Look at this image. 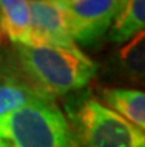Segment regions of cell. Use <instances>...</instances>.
Instances as JSON below:
<instances>
[{"instance_id": "obj_1", "label": "cell", "mask_w": 145, "mask_h": 147, "mask_svg": "<svg viewBox=\"0 0 145 147\" xmlns=\"http://www.w3.org/2000/svg\"><path fill=\"white\" fill-rule=\"evenodd\" d=\"M18 74L40 97H55L83 89L95 77L98 65L79 49L28 46L13 43Z\"/></svg>"}, {"instance_id": "obj_2", "label": "cell", "mask_w": 145, "mask_h": 147, "mask_svg": "<svg viewBox=\"0 0 145 147\" xmlns=\"http://www.w3.org/2000/svg\"><path fill=\"white\" fill-rule=\"evenodd\" d=\"M0 147H79L53 100L36 98L0 116Z\"/></svg>"}, {"instance_id": "obj_3", "label": "cell", "mask_w": 145, "mask_h": 147, "mask_svg": "<svg viewBox=\"0 0 145 147\" xmlns=\"http://www.w3.org/2000/svg\"><path fill=\"white\" fill-rule=\"evenodd\" d=\"M79 147H145V132L95 98L67 111Z\"/></svg>"}, {"instance_id": "obj_4", "label": "cell", "mask_w": 145, "mask_h": 147, "mask_svg": "<svg viewBox=\"0 0 145 147\" xmlns=\"http://www.w3.org/2000/svg\"><path fill=\"white\" fill-rule=\"evenodd\" d=\"M77 46H93L107 36L126 0H62Z\"/></svg>"}, {"instance_id": "obj_5", "label": "cell", "mask_w": 145, "mask_h": 147, "mask_svg": "<svg viewBox=\"0 0 145 147\" xmlns=\"http://www.w3.org/2000/svg\"><path fill=\"white\" fill-rule=\"evenodd\" d=\"M28 46L79 49L74 43L62 0H28Z\"/></svg>"}, {"instance_id": "obj_6", "label": "cell", "mask_w": 145, "mask_h": 147, "mask_svg": "<svg viewBox=\"0 0 145 147\" xmlns=\"http://www.w3.org/2000/svg\"><path fill=\"white\" fill-rule=\"evenodd\" d=\"M107 107L126 119L141 131H145V94L139 89L110 88L104 91Z\"/></svg>"}, {"instance_id": "obj_7", "label": "cell", "mask_w": 145, "mask_h": 147, "mask_svg": "<svg viewBox=\"0 0 145 147\" xmlns=\"http://www.w3.org/2000/svg\"><path fill=\"white\" fill-rule=\"evenodd\" d=\"M145 28V0H126V3L107 31L111 43H126Z\"/></svg>"}, {"instance_id": "obj_8", "label": "cell", "mask_w": 145, "mask_h": 147, "mask_svg": "<svg viewBox=\"0 0 145 147\" xmlns=\"http://www.w3.org/2000/svg\"><path fill=\"white\" fill-rule=\"evenodd\" d=\"M28 28V0H0V33L12 43L27 45Z\"/></svg>"}, {"instance_id": "obj_9", "label": "cell", "mask_w": 145, "mask_h": 147, "mask_svg": "<svg viewBox=\"0 0 145 147\" xmlns=\"http://www.w3.org/2000/svg\"><path fill=\"white\" fill-rule=\"evenodd\" d=\"M36 98L43 97H40L18 73H0V116Z\"/></svg>"}, {"instance_id": "obj_10", "label": "cell", "mask_w": 145, "mask_h": 147, "mask_svg": "<svg viewBox=\"0 0 145 147\" xmlns=\"http://www.w3.org/2000/svg\"><path fill=\"white\" fill-rule=\"evenodd\" d=\"M117 65L132 82H142L145 74V34H136L118 49Z\"/></svg>"}]
</instances>
